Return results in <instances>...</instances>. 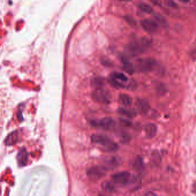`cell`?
I'll list each match as a JSON object with an SVG mask.
<instances>
[{
    "instance_id": "cell-1",
    "label": "cell",
    "mask_w": 196,
    "mask_h": 196,
    "mask_svg": "<svg viewBox=\"0 0 196 196\" xmlns=\"http://www.w3.org/2000/svg\"><path fill=\"white\" fill-rule=\"evenodd\" d=\"M92 143L105 152L112 153L118 149L117 144L105 134L96 133L91 137Z\"/></svg>"
},
{
    "instance_id": "cell-23",
    "label": "cell",
    "mask_w": 196,
    "mask_h": 196,
    "mask_svg": "<svg viewBox=\"0 0 196 196\" xmlns=\"http://www.w3.org/2000/svg\"><path fill=\"white\" fill-rule=\"evenodd\" d=\"M192 191L196 193V183H195V184L192 186Z\"/></svg>"
},
{
    "instance_id": "cell-6",
    "label": "cell",
    "mask_w": 196,
    "mask_h": 196,
    "mask_svg": "<svg viewBox=\"0 0 196 196\" xmlns=\"http://www.w3.org/2000/svg\"><path fill=\"white\" fill-rule=\"evenodd\" d=\"M91 123L92 126L105 131H111L116 126L115 120L111 117H104L99 120H91Z\"/></svg>"
},
{
    "instance_id": "cell-3",
    "label": "cell",
    "mask_w": 196,
    "mask_h": 196,
    "mask_svg": "<svg viewBox=\"0 0 196 196\" xmlns=\"http://www.w3.org/2000/svg\"><path fill=\"white\" fill-rule=\"evenodd\" d=\"M92 98L97 103L102 105L109 104L112 99L111 92L102 88H96L92 93Z\"/></svg>"
},
{
    "instance_id": "cell-4",
    "label": "cell",
    "mask_w": 196,
    "mask_h": 196,
    "mask_svg": "<svg viewBox=\"0 0 196 196\" xmlns=\"http://www.w3.org/2000/svg\"><path fill=\"white\" fill-rule=\"evenodd\" d=\"M128 81V78L125 74L119 72L112 73L108 79L109 84L113 88L117 89L126 88Z\"/></svg>"
},
{
    "instance_id": "cell-24",
    "label": "cell",
    "mask_w": 196,
    "mask_h": 196,
    "mask_svg": "<svg viewBox=\"0 0 196 196\" xmlns=\"http://www.w3.org/2000/svg\"></svg>"
},
{
    "instance_id": "cell-18",
    "label": "cell",
    "mask_w": 196,
    "mask_h": 196,
    "mask_svg": "<svg viewBox=\"0 0 196 196\" xmlns=\"http://www.w3.org/2000/svg\"><path fill=\"white\" fill-rule=\"evenodd\" d=\"M123 67L124 70L127 72L128 73L132 74L135 71V66L131 63L128 62V61H124L123 63Z\"/></svg>"
},
{
    "instance_id": "cell-21",
    "label": "cell",
    "mask_w": 196,
    "mask_h": 196,
    "mask_svg": "<svg viewBox=\"0 0 196 196\" xmlns=\"http://www.w3.org/2000/svg\"><path fill=\"white\" fill-rule=\"evenodd\" d=\"M167 5L170 7H177V4H176L174 2L171 1H168L167 2Z\"/></svg>"
},
{
    "instance_id": "cell-8",
    "label": "cell",
    "mask_w": 196,
    "mask_h": 196,
    "mask_svg": "<svg viewBox=\"0 0 196 196\" xmlns=\"http://www.w3.org/2000/svg\"><path fill=\"white\" fill-rule=\"evenodd\" d=\"M107 169L101 166H93L87 170V175L91 181H97L105 175Z\"/></svg>"
},
{
    "instance_id": "cell-15",
    "label": "cell",
    "mask_w": 196,
    "mask_h": 196,
    "mask_svg": "<svg viewBox=\"0 0 196 196\" xmlns=\"http://www.w3.org/2000/svg\"><path fill=\"white\" fill-rule=\"evenodd\" d=\"M133 169L137 172H141L144 169V163L143 158L140 156H137L133 163Z\"/></svg>"
},
{
    "instance_id": "cell-20",
    "label": "cell",
    "mask_w": 196,
    "mask_h": 196,
    "mask_svg": "<svg viewBox=\"0 0 196 196\" xmlns=\"http://www.w3.org/2000/svg\"><path fill=\"white\" fill-rule=\"evenodd\" d=\"M155 18L156 19V20L158 21V22H159L161 24H166L165 21V19L164 18L161 16L159 14H156V16H155Z\"/></svg>"
},
{
    "instance_id": "cell-13",
    "label": "cell",
    "mask_w": 196,
    "mask_h": 196,
    "mask_svg": "<svg viewBox=\"0 0 196 196\" xmlns=\"http://www.w3.org/2000/svg\"><path fill=\"white\" fill-rule=\"evenodd\" d=\"M137 106L139 111L143 114H146L147 113V112H148L150 108V106L148 102L145 99H141L138 101Z\"/></svg>"
},
{
    "instance_id": "cell-5",
    "label": "cell",
    "mask_w": 196,
    "mask_h": 196,
    "mask_svg": "<svg viewBox=\"0 0 196 196\" xmlns=\"http://www.w3.org/2000/svg\"><path fill=\"white\" fill-rule=\"evenodd\" d=\"M135 66V70L141 73H149L154 71L157 66V62L154 59L150 58H141L136 62Z\"/></svg>"
},
{
    "instance_id": "cell-2",
    "label": "cell",
    "mask_w": 196,
    "mask_h": 196,
    "mask_svg": "<svg viewBox=\"0 0 196 196\" xmlns=\"http://www.w3.org/2000/svg\"><path fill=\"white\" fill-rule=\"evenodd\" d=\"M151 42L146 38H141L139 40L127 44L124 52L126 57H134L145 52L151 45Z\"/></svg>"
},
{
    "instance_id": "cell-11",
    "label": "cell",
    "mask_w": 196,
    "mask_h": 196,
    "mask_svg": "<svg viewBox=\"0 0 196 196\" xmlns=\"http://www.w3.org/2000/svg\"><path fill=\"white\" fill-rule=\"evenodd\" d=\"M158 131L157 126L153 123H148L144 126V132L147 138L151 139L156 135Z\"/></svg>"
},
{
    "instance_id": "cell-9",
    "label": "cell",
    "mask_w": 196,
    "mask_h": 196,
    "mask_svg": "<svg viewBox=\"0 0 196 196\" xmlns=\"http://www.w3.org/2000/svg\"><path fill=\"white\" fill-rule=\"evenodd\" d=\"M142 28L147 33L153 34L156 32L159 29V25L151 19H144L140 22Z\"/></svg>"
},
{
    "instance_id": "cell-17",
    "label": "cell",
    "mask_w": 196,
    "mask_h": 196,
    "mask_svg": "<svg viewBox=\"0 0 196 196\" xmlns=\"http://www.w3.org/2000/svg\"><path fill=\"white\" fill-rule=\"evenodd\" d=\"M101 186H102V189H103L105 192L107 193H112L115 189L113 182L109 181H106L103 182L102 183Z\"/></svg>"
},
{
    "instance_id": "cell-7",
    "label": "cell",
    "mask_w": 196,
    "mask_h": 196,
    "mask_svg": "<svg viewBox=\"0 0 196 196\" xmlns=\"http://www.w3.org/2000/svg\"><path fill=\"white\" fill-rule=\"evenodd\" d=\"M112 181L120 186H124L128 185L132 180V175L128 171H121L112 175Z\"/></svg>"
},
{
    "instance_id": "cell-14",
    "label": "cell",
    "mask_w": 196,
    "mask_h": 196,
    "mask_svg": "<svg viewBox=\"0 0 196 196\" xmlns=\"http://www.w3.org/2000/svg\"><path fill=\"white\" fill-rule=\"evenodd\" d=\"M18 138H19L18 132L16 131H13L7 135V137L5 140V143L7 146H13L17 142Z\"/></svg>"
},
{
    "instance_id": "cell-10",
    "label": "cell",
    "mask_w": 196,
    "mask_h": 196,
    "mask_svg": "<svg viewBox=\"0 0 196 196\" xmlns=\"http://www.w3.org/2000/svg\"><path fill=\"white\" fill-rule=\"evenodd\" d=\"M28 155L25 149L22 148L17 155V160L20 167L25 166L28 162Z\"/></svg>"
},
{
    "instance_id": "cell-22",
    "label": "cell",
    "mask_w": 196,
    "mask_h": 196,
    "mask_svg": "<svg viewBox=\"0 0 196 196\" xmlns=\"http://www.w3.org/2000/svg\"><path fill=\"white\" fill-rule=\"evenodd\" d=\"M142 196H157L153 192H151V191H149V192H147L146 193H144L143 195Z\"/></svg>"
},
{
    "instance_id": "cell-12",
    "label": "cell",
    "mask_w": 196,
    "mask_h": 196,
    "mask_svg": "<svg viewBox=\"0 0 196 196\" xmlns=\"http://www.w3.org/2000/svg\"><path fill=\"white\" fill-rule=\"evenodd\" d=\"M133 99L128 94H120L118 97V102L120 105L127 107L131 105L132 103Z\"/></svg>"
},
{
    "instance_id": "cell-16",
    "label": "cell",
    "mask_w": 196,
    "mask_h": 196,
    "mask_svg": "<svg viewBox=\"0 0 196 196\" xmlns=\"http://www.w3.org/2000/svg\"><path fill=\"white\" fill-rule=\"evenodd\" d=\"M117 112L120 114L128 118H133L136 114V112L133 109H129L124 108H120L118 109Z\"/></svg>"
},
{
    "instance_id": "cell-19",
    "label": "cell",
    "mask_w": 196,
    "mask_h": 196,
    "mask_svg": "<svg viewBox=\"0 0 196 196\" xmlns=\"http://www.w3.org/2000/svg\"><path fill=\"white\" fill-rule=\"evenodd\" d=\"M139 7L141 11L148 14H150L153 12V7L146 3H144V2L140 3L139 4Z\"/></svg>"
}]
</instances>
